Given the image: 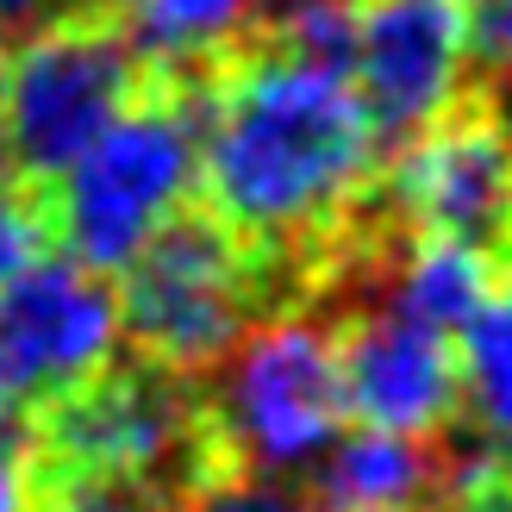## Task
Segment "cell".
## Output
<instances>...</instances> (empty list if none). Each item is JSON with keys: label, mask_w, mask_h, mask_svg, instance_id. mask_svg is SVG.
I'll use <instances>...</instances> for the list:
<instances>
[{"label": "cell", "mask_w": 512, "mask_h": 512, "mask_svg": "<svg viewBox=\"0 0 512 512\" xmlns=\"http://www.w3.org/2000/svg\"><path fill=\"white\" fill-rule=\"evenodd\" d=\"M381 138L350 75L275 44L200 88V188L250 250L319 244L375 182Z\"/></svg>", "instance_id": "6da1fadb"}, {"label": "cell", "mask_w": 512, "mask_h": 512, "mask_svg": "<svg viewBox=\"0 0 512 512\" xmlns=\"http://www.w3.org/2000/svg\"><path fill=\"white\" fill-rule=\"evenodd\" d=\"M194 188H200V94L163 82L157 94H138L50 182V219H57L63 256L113 281L163 225L188 213Z\"/></svg>", "instance_id": "7a4b0ae2"}, {"label": "cell", "mask_w": 512, "mask_h": 512, "mask_svg": "<svg viewBox=\"0 0 512 512\" xmlns=\"http://www.w3.org/2000/svg\"><path fill=\"white\" fill-rule=\"evenodd\" d=\"M207 438L250 475H306L344 431V388H338V331L281 313L256 319L244 338L219 356Z\"/></svg>", "instance_id": "3957f363"}, {"label": "cell", "mask_w": 512, "mask_h": 512, "mask_svg": "<svg viewBox=\"0 0 512 512\" xmlns=\"http://www.w3.org/2000/svg\"><path fill=\"white\" fill-rule=\"evenodd\" d=\"M119 319L150 369L200 375L256 325L263 269L213 213H182L119 269Z\"/></svg>", "instance_id": "277c9868"}, {"label": "cell", "mask_w": 512, "mask_h": 512, "mask_svg": "<svg viewBox=\"0 0 512 512\" xmlns=\"http://www.w3.org/2000/svg\"><path fill=\"white\" fill-rule=\"evenodd\" d=\"M144 63L113 25L69 19L13 50L0 75V150L25 182H57L138 100Z\"/></svg>", "instance_id": "5b68a950"}, {"label": "cell", "mask_w": 512, "mask_h": 512, "mask_svg": "<svg viewBox=\"0 0 512 512\" xmlns=\"http://www.w3.org/2000/svg\"><path fill=\"white\" fill-rule=\"evenodd\" d=\"M57 481H107V488H144L157 494L169 475L207 463V413L200 394L169 369H107L100 381L75 388L50 406L44 438Z\"/></svg>", "instance_id": "8992f818"}, {"label": "cell", "mask_w": 512, "mask_h": 512, "mask_svg": "<svg viewBox=\"0 0 512 512\" xmlns=\"http://www.w3.org/2000/svg\"><path fill=\"white\" fill-rule=\"evenodd\" d=\"M119 288L69 256H32L0 281V400L57 406L119 363Z\"/></svg>", "instance_id": "52a82bcc"}, {"label": "cell", "mask_w": 512, "mask_h": 512, "mask_svg": "<svg viewBox=\"0 0 512 512\" xmlns=\"http://www.w3.org/2000/svg\"><path fill=\"white\" fill-rule=\"evenodd\" d=\"M469 32L463 0H356L350 88L381 144H406L463 107Z\"/></svg>", "instance_id": "ba28073f"}, {"label": "cell", "mask_w": 512, "mask_h": 512, "mask_svg": "<svg viewBox=\"0 0 512 512\" xmlns=\"http://www.w3.org/2000/svg\"><path fill=\"white\" fill-rule=\"evenodd\" d=\"M394 207L419 238L475 250L512 244V132L456 107L444 125L406 138L394 163Z\"/></svg>", "instance_id": "9c48e42d"}, {"label": "cell", "mask_w": 512, "mask_h": 512, "mask_svg": "<svg viewBox=\"0 0 512 512\" xmlns=\"http://www.w3.org/2000/svg\"><path fill=\"white\" fill-rule=\"evenodd\" d=\"M338 388L344 419L400 431V438H431L456 413V344L394 306H369L338 338Z\"/></svg>", "instance_id": "30bf717a"}, {"label": "cell", "mask_w": 512, "mask_h": 512, "mask_svg": "<svg viewBox=\"0 0 512 512\" xmlns=\"http://www.w3.org/2000/svg\"><path fill=\"white\" fill-rule=\"evenodd\" d=\"M444 456L400 431H338L313 463V512H425L444 488Z\"/></svg>", "instance_id": "8fae6325"}, {"label": "cell", "mask_w": 512, "mask_h": 512, "mask_svg": "<svg viewBox=\"0 0 512 512\" xmlns=\"http://www.w3.org/2000/svg\"><path fill=\"white\" fill-rule=\"evenodd\" d=\"M269 0H119V25L138 63H150L163 82L188 88V75L225 69L263 25Z\"/></svg>", "instance_id": "7c38bea8"}, {"label": "cell", "mask_w": 512, "mask_h": 512, "mask_svg": "<svg viewBox=\"0 0 512 512\" xmlns=\"http://www.w3.org/2000/svg\"><path fill=\"white\" fill-rule=\"evenodd\" d=\"M494 288L500 281H494V256L488 250L450 244V238H413V250H406L394 263V275H388L381 306H394V313L456 338V331L481 313V300Z\"/></svg>", "instance_id": "4fadbf2b"}, {"label": "cell", "mask_w": 512, "mask_h": 512, "mask_svg": "<svg viewBox=\"0 0 512 512\" xmlns=\"http://www.w3.org/2000/svg\"><path fill=\"white\" fill-rule=\"evenodd\" d=\"M456 338V406H469L488 463L512 475V281L481 300Z\"/></svg>", "instance_id": "5bb4252c"}, {"label": "cell", "mask_w": 512, "mask_h": 512, "mask_svg": "<svg viewBox=\"0 0 512 512\" xmlns=\"http://www.w3.org/2000/svg\"><path fill=\"white\" fill-rule=\"evenodd\" d=\"M38 463H44V444L25 419V406L0 400V512L38 506Z\"/></svg>", "instance_id": "9a60e30c"}, {"label": "cell", "mask_w": 512, "mask_h": 512, "mask_svg": "<svg viewBox=\"0 0 512 512\" xmlns=\"http://www.w3.org/2000/svg\"><path fill=\"white\" fill-rule=\"evenodd\" d=\"M194 512H313V500L269 475H232V481H207Z\"/></svg>", "instance_id": "2e32d148"}, {"label": "cell", "mask_w": 512, "mask_h": 512, "mask_svg": "<svg viewBox=\"0 0 512 512\" xmlns=\"http://www.w3.org/2000/svg\"><path fill=\"white\" fill-rule=\"evenodd\" d=\"M32 256H44V213L38 200H25L19 188L0 182V281L19 275Z\"/></svg>", "instance_id": "e0dca14e"}, {"label": "cell", "mask_w": 512, "mask_h": 512, "mask_svg": "<svg viewBox=\"0 0 512 512\" xmlns=\"http://www.w3.org/2000/svg\"><path fill=\"white\" fill-rule=\"evenodd\" d=\"M463 32H469V63L512 75V0H463Z\"/></svg>", "instance_id": "ac0fdd59"}, {"label": "cell", "mask_w": 512, "mask_h": 512, "mask_svg": "<svg viewBox=\"0 0 512 512\" xmlns=\"http://www.w3.org/2000/svg\"><path fill=\"white\" fill-rule=\"evenodd\" d=\"M82 13H88V0H0V50H19Z\"/></svg>", "instance_id": "d6986e66"}, {"label": "cell", "mask_w": 512, "mask_h": 512, "mask_svg": "<svg viewBox=\"0 0 512 512\" xmlns=\"http://www.w3.org/2000/svg\"><path fill=\"white\" fill-rule=\"evenodd\" d=\"M444 488L456 494V512H512V475H500L488 456H481L475 469H469V463L450 469Z\"/></svg>", "instance_id": "ffe728a7"}, {"label": "cell", "mask_w": 512, "mask_h": 512, "mask_svg": "<svg viewBox=\"0 0 512 512\" xmlns=\"http://www.w3.org/2000/svg\"><path fill=\"white\" fill-rule=\"evenodd\" d=\"M63 512H169L144 488H107V481H57Z\"/></svg>", "instance_id": "44dd1931"}, {"label": "cell", "mask_w": 512, "mask_h": 512, "mask_svg": "<svg viewBox=\"0 0 512 512\" xmlns=\"http://www.w3.org/2000/svg\"><path fill=\"white\" fill-rule=\"evenodd\" d=\"M306 7H338V0H281V13H306Z\"/></svg>", "instance_id": "7402d4cb"}, {"label": "cell", "mask_w": 512, "mask_h": 512, "mask_svg": "<svg viewBox=\"0 0 512 512\" xmlns=\"http://www.w3.org/2000/svg\"><path fill=\"white\" fill-rule=\"evenodd\" d=\"M0 75H7V63H0ZM0 163H7V150H0Z\"/></svg>", "instance_id": "603a6c76"}]
</instances>
